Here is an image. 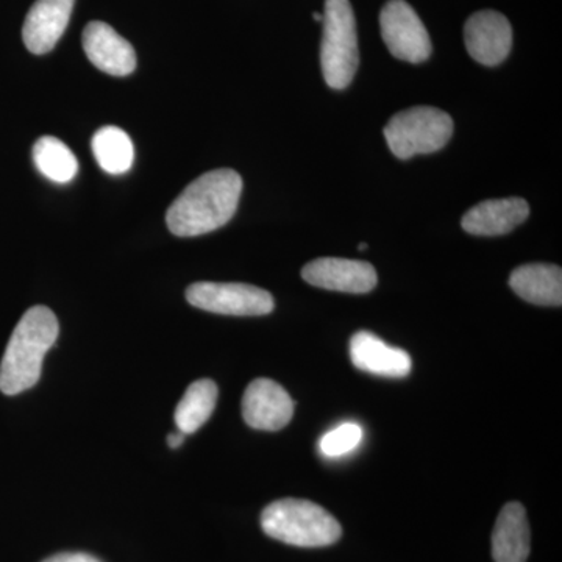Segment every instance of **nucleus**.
<instances>
[{
    "instance_id": "9",
    "label": "nucleus",
    "mask_w": 562,
    "mask_h": 562,
    "mask_svg": "<svg viewBox=\"0 0 562 562\" xmlns=\"http://www.w3.org/2000/svg\"><path fill=\"white\" fill-rule=\"evenodd\" d=\"M294 414V402L283 386L269 379L251 382L244 392L243 417L249 427L261 431H279Z\"/></svg>"
},
{
    "instance_id": "13",
    "label": "nucleus",
    "mask_w": 562,
    "mask_h": 562,
    "mask_svg": "<svg viewBox=\"0 0 562 562\" xmlns=\"http://www.w3.org/2000/svg\"><path fill=\"white\" fill-rule=\"evenodd\" d=\"M528 216L530 205L524 199H491L469 210L461 225L469 235L501 236L519 227Z\"/></svg>"
},
{
    "instance_id": "3",
    "label": "nucleus",
    "mask_w": 562,
    "mask_h": 562,
    "mask_svg": "<svg viewBox=\"0 0 562 562\" xmlns=\"http://www.w3.org/2000/svg\"><path fill=\"white\" fill-rule=\"evenodd\" d=\"M261 528L276 541L305 549L331 546L342 535L341 524L330 513L299 498H283L266 506Z\"/></svg>"
},
{
    "instance_id": "5",
    "label": "nucleus",
    "mask_w": 562,
    "mask_h": 562,
    "mask_svg": "<svg viewBox=\"0 0 562 562\" xmlns=\"http://www.w3.org/2000/svg\"><path fill=\"white\" fill-rule=\"evenodd\" d=\"M453 135L450 114L432 106H414L392 116L384 138L395 157L409 160L414 155L441 150Z\"/></svg>"
},
{
    "instance_id": "23",
    "label": "nucleus",
    "mask_w": 562,
    "mask_h": 562,
    "mask_svg": "<svg viewBox=\"0 0 562 562\" xmlns=\"http://www.w3.org/2000/svg\"><path fill=\"white\" fill-rule=\"evenodd\" d=\"M313 18H314V21H316V22L324 21V14H321V13H314Z\"/></svg>"
},
{
    "instance_id": "21",
    "label": "nucleus",
    "mask_w": 562,
    "mask_h": 562,
    "mask_svg": "<svg viewBox=\"0 0 562 562\" xmlns=\"http://www.w3.org/2000/svg\"><path fill=\"white\" fill-rule=\"evenodd\" d=\"M43 562H102L98 558L92 557L90 553L81 552H66L57 553L54 557L47 558Z\"/></svg>"
},
{
    "instance_id": "7",
    "label": "nucleus",
    "mask_w": 562,
    "mask_h": 562,
    "mask_svg": "<svg viewBox=\"0 0 562 562\" xmlns=\"http://www.w3.org/2000/svg\"><path fill=\"white\" fill-rule=\"evenodd\" d=\"M380 29L384 44L398 60L417 65L430 58V35L416 11L405 0H390L383 7Z\"/></svg>"
},
{
    "instance_id": "2",
    "label": "nucleus",
    "mask_w": 562,
    "mask_h": 562,
    "mask_svg": "<svg viewBox=\"0 0 562 562\" xmlns=\"http://www.w3.org/2000/svg\"><path fill=\"white\" fill-rule=\"evenodd\" d=\"M58 319L47 306H33L18 322L0 362V391L18 395L40 382L47 351L57 342Z\"/></svg>"
},
{
    "instance_id": "18",
    "label": "nucleus",
    "mask_w": 562,
    "mask_h": 562,
    "mask_svg": "<svg viewBox=\"0 0 562 562\" xmlns=\"http://www.w3.org/2000/svg\"><path fill=\"white\" fill-rule=\"evenodd\" d=\"M91 149L99 166L111 176H121L131 171L135 160L131 136L114 125H106L95 132L92 136Z\"/></svg>"
},
{
    "instance_id": "16",
    "label": "nucleus",
    "mask_w": 562,
    "mask_h": 562,
    "mask_svg": "<svg viewBox=\"0 0 562 562\" xmlns=\"http://www.w3.org/2000/svg\"><path fill=\"white\" fill-rule=\"evenodd\" d=\"M509 286L532 305H562V271L554 265H525L513 271Z\"/></svg>"
},
{
    "instance_id": "1",
    "label": "nucleus",
    "mask_w": 562,
    "mask_h": 562,
    "mask_svg": "<svg viewBox=\"0 0 562 562\" xmlns=\"http://www.w3.org/2000/svg\"><path fill=\"white\" fill-rule=\"evenodd\" d=\"M241 192V176L233 169L203 173L169 206L166 224L180 238L217 231L235 216Z\"/></svg>"
},
{
    "instance_id": "22",
    "label": "nucleus",
    "mask_w": 562,
    "mask_h": 562,
    "mask_svg": "<svg viewBox=\"0 0 562 562\" xmlns=\"http://www.w3.org/2000/svg\"><path fill=\"white\" fill-rule=\"evenodd\" d=\"M184 438H187V435H183V432L177 430V432H171V435L168 436V443L171 449H179L181 443L184 442Z\"/></svg>"
},
{
    "instance_id": "12",
    "label": "nucleus",
    "mask_w": 562,
    "mask_h": 562,
    "mask_svg": "<svg viewBox=\"0 0 562 562\" xmlns=\"http://www.w3.org/2000/svg\"><path fill=\"white\" fill-rule=\"evenodd\" d=\"M76 0H36L25 16L22 40L35 55H44L57 46L69 24Z\"/></svg>"
},
{
    "instance_id": "20",
    "label": "nucleus",
    "mask_w": 562,
    "mask_h": 562,
    "mask_svg": "<svg viewBox=\"0 0 562 562\" xmlns=\"http://www.w3.org/2000/svg\"><path fill=\"white\" fill-rule=\"evenodd\" d=\"M361 439L362 430L360 425L347 422V424L339 425L335 430L328 431L321 439L319 449L325 457L338 458L353 452L360 446Z\"/></svg>"
},
{
    "instance_id": "14",
    "label": "nucleus",
    "mask_w": 562,
    "mask_h": 562,
    "mask_svg": "<svg viewBox=\"0 0 562 562\" xmlns=\"http://www.w3.org/2000/svg\"><path fill=\"white\" fill-rule=\"evenodd\" d=\"M355 368L372 375L403 379L412 372V358L405 350L387 346L369 331H358L350 341Z\"/></svg>"
},
{
    "instance_id": "24",
    "label": "nucleus",
    "mask_w": 562,
    "mask_h": 562,
    "mask_svg": "<svg viewBox=\"0 0 562 562\" xmlns=\"http://www.w3.org/2000/svg\"><path fill=\"white\" fill-rule=\"evenodd\" d=\"M366 247H368V244L362 243V244H361V246H360V249H361V250H364V249H366Z\"/></svg>"
},
{
    "instance_id": "6",
    "label": "nucleus",
    "mask_w": 562,
    "mask_h": 562,
    "mask_svg": "<svg viewBox=\"0 0 562 562\" xmlns=\"http://www.w3.org/2000/svg\"><path fill=\"white\" fill-rule=\"evenodd\" d=\"M187 301L203 312L224 316H266L276 306L272 295L261 288L213 281L191 284L187 290Z\"/></svg>"
},
{
    "instance_id": "17",
    "label": "nucleus",
    "mask_w": 562,
    "mask_h": 562,
    "mask_svg": "<svg viewBox=\"0 0 562 562\" xmlns=\"http://www.w3.org/2000/svg\"><path fill=\"white\" fill-rule=\"evenodd\" d=\"M217 386L213 380H198L190 384L176 409L177 430L192 435L206 424L216 408Z\"/></svg>"
},
{
    "instance_id": "15",
    "label": "nucleus",
    "mask_w": 562,
    "mask_h": 562,
    "mask_svg": "<svg viewBox=\"0 0 562 562\" xmlns=\"http://www.w3.org/2000/svg\"><path fill=\"white\" fill-rule=\"evenodd\" d=\"M530 549L527 512L520 503H508L498 514L492 532V558L495 562H527Z\"/></svg>"
},
{
    "instance_id": "10",
    "label": "nucleus",
    "mask_w": 562,
    "mask_h": 562,
    "mask_svg": "<svg viewBox=\"0 0 562 562\" xmlns=\"http://www.w3.org/2000/svg\"><path fill=\"white\" fill-rule=\"evenodd\" d=\"M306 283L322 290L366 294L376 286L375 268L369 262L344 260V258H319L302 269Z\"/></svg>"
},
{
    "instance_id": "11",
    "label": "nucleus",
    "mask_w": 562,
    "mask_h": 562,
    "mask_svg": "<svg viewBox=\"0 0 562 562\" xmlns=\"http://www.w3.org/2000/svg\"><path fill=\"white\" fill-rule=\"evenodd\" d=\"M83 49L88 60L110 76L125 77L136 69V52L105 22H90L83 32Z\"/></svg>"
},
{
    "instance_id": "4",
    "label": "nucleus",
    "mask_w": 562,
    "mask_h": 562,
    "mask_svg": "<svg viewBox=\"0 0 562 562\" xmlns=\"http://www.w3.org/2000/svg\"><path fill=\"white\" fill-rule=\"evenodd\" d=\"M321 65L333 90H346L360 65L357 21L349 0H325Z\"/></svg>"
},
{
    "instance_id": "19",
    "label": "nucleus",
    "mask_w": 562,
    "mask_h": 562,
    "mask_svg": "<svg viewBox=\"0 0 562 562\" xmlns=\"http://www.w3.org/2000/svg\"><path fill=\"white\" fill-rule=\"evenodd\" d=\"M33 161L47 179L69 183L79 171V161L72 150L55 136H41L33 146Z\"/></svg>"
},
{
    "instance_id": "8",
    "label": "nucleus",
    "mask_w": 562,
    "mask_h": 562,
    "mask_svg": "<svg viewBox=\"0 0 562 562\" xmlns=\"http://www.w3.org/2000/svg\"><path fill=\"white\" fill-rule=\"evenodd\" d=\"M464 41L473 60L484 66L501 65L512 52V24L498 11H479L465 22Z\"/></svg>"
}]
</instances>
